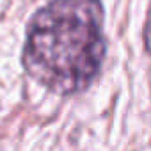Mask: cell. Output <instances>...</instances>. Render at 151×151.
<instances>
[{
	"mask_svg": "<svg viewBox=\"0 0 151 151\" xmlns=\"http://www.w3.org/2000/svg\"><path fill=\"white\" fill-rule=\"evenodd\" d=\"M105 57L100 0H53L27 29L23 68L57 94H75L93 84Z\"/></svg>",
	"mask_w": 151,
	"mask_h": 151,
	"instance_id": "obj_1",
	"label": "cell"
},
{
	"mask_svg": "<svg viewBox=\"0 0 151 151\" xmlns=\"http://www.w3.org/2000/svg\"><path fill=\"white\" fill-rule=\"evenodd\" d=\"M144 46H146L147 53H151V7L147 11V20H146V27H144Z\"/></svg>",
	"mask_w": 151,
	"mask_h": 151,
	"instance_id": "obj_2",
	"label": "cell"
}]
</instances>
